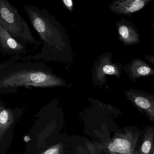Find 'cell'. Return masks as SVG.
Instances as JSON below:
<instances>
[{
  "label": "cell",
  "instance_id": "6da1fadb",
  "mask_svg": "<svg viewBox=\"0 0 154 154\" xmlns=\"http://www.w3.org/2000/svg\"><path fill=\"white\" fill-rule=\"evenodd\" d=\"M24 8L43 44L39 53L26 57L31 60L60 63L69 70L74 63V54L64 28L45 9L31 5H24Z\"/></svg>",
  "mask_w": 154,
  "mask_h": 154
},
{
  "label": "cell",
  "instance_id": "7a4b0ae2",
  "mask_svg": "<svg viewBox=\"0 0 154 154\" xmlns=\"http://www.w3.org/2000/svg\"><path fill=\"white\" fill-rule=\"evenodd\" d=\"M67 85L65 79L42 60H31L25 56L0 63L1 92H14L21 87L52 88Z\"/></svg>",
  "mask_w": 154,
  "mask_h": 154
},
{
  "label": "cell",
  "instance_id": "3957f363",
  "mask_svg": "<svg viewBox=\"0 0 154 154\" xmlns=\"http://www.w3.org/2000/svg\"><path fill=\"white\" fill-rule=\"evenodd\" d=\"M0 25L20 44L33 45L36 49L42 44L35 38L26 21L8 0H0Z\"/></svg>",
  "mask_w": 154,
  "mask_h": 154
},
{
  "label": "cell",
  "instance_id": "277c9868",
  "mask_svg": "<svg viewBox=\"0 0 154 154\" xmlns=\"http://www.w3.org/2000/svg\"><path fill=\"white\" fill-rule=\"evenodd\" d=\"M113 54L109 52L103 53L95 61L91 73L93 85L102 88L107 84L106 76H114L119 79L123 72L124 65L121 63H112Z\"/></svg>",
  "mask_w": 154,
  "mask_h": 154
},
{
  "label": "cell",
  "instance_id": "5b68a950",
  "mask_svg": "<svg viewBox=\"0 0 154 154\" xmlns=\"http://www.w3.org/2000/svg\"><path fill=\"white\" fill-rule=\"evenodd\" d=\"M29 50L26 45L20 44L0 25V52L11 58H19L35 51Z\"/></svg>",
  "mask_w": 154,
  "mask_h": 154
},
{
  "label": "cell",
  "instance_id": "8992f818",
  "mask_svg": "<svg viewBox=\"0 0 154 154\" xmlns=\"http://www.w3.org/2000/svg\"><path fill=\"white\" fill-rule=\"evenodd\" d=\"M127 100L147 114L154 122V95L143 91L130 89L124 91Z\"/></svg>",
  "mask_w": 154,
  "mask_h": 154
},
{
  "label": "cell",
  "instance_id": "52a82bcc",
  "mask_svg": "<svg viewBox=\"0 0 154 154\" xmlns=\"http://www.w3.org/2000/svg\"><path fill=\"white\" fill-rule=\"evenodd\" d=\"M153 0H114L109 6L111 12L117 16L131 17L145 8Z\"/></svg>",
  "mask_w": 154,
  "mask_h": 154
},
{
  "label": "cell",
  "instance_id": "ba28073f",
  "mask_svg": "<svg viewBox=\"0 0 154 154\" xmlns=\"http://www.w3.org/2000/svg\"><path fill=\"white\" fill-rule=\"evenodd\" d=\"M118 39L125 46L138 45L140 43V35L131 20L122 18L116 21Z\"/></svg>",
  "mask_w": 154,
  "mask_h": 154
},
{
  "label": "cell",
  "instance_id": "9c48e42d",
  "mask_svg": "<svg viewBox=\"0 0 154 154\" xmlns=\"http://www.w3.org/2000/svg\"><path fill=\"white\" fill-rule=\"evenodd\" d=\"M123 72L126 73L131 81L136 83L139 78L154 75V69L143 59L136 58L123 66Z\"/></svg>",
  "mask_w": 154,
  "mask_h": 154
},
{
  "label": "cell",
  "instance_id": "30bf717a",
  "mask_svg": "<svg viewBox=\"0 0 154 154\" xmlns=\"http://www.w3.org/2000/svg\"><path fill=\"white\" fill-rule=\"evenodd\" d=\"M154 149V128H150L144 134L140 147L133 154H153Z\"/></svg>",
  "mask_w": 154,
  "mask_h": 154
},
{
  "label": "cell",
  "instance_id": "8fae6325",
  "mask_svg": "<svg viewBox=\"0 0 154 154\" xmlns=\"http://www.w3.org/2000/svg\"><path fill=\"white\" fill-rule=\"evenodd\" d=\"M110 151L121 154H127L129 153L132 148L131 143L129 140L125 138L114 139L108 146Z\"/></svg>",
  "mask_w": 154,
  "mask_h": 154
},
{
  "label": "cell",
  "instance_id": "7c38bea8",
  "mask_svg": "<svg viewBox=\"0 0 154 154\" xmlns=\"http://www.w3.org/2000/svg\"><path fill=\"white\" fill-rule=\"evenodd\" d=\"M10 119L9 112L5 109L1 110L0 114V122L1 130L5 128L8 126V124Z\"/></svg>",
  "mask_w": 154,
  "mask_h": 154
},
{
  "label": "cell",
  "instance_id": "4fadbf2b",
  "mask_svg": "<svg viewBox=\"0 0 154 154\" xmlns=\"http://www.w3.org/2000/svg\"><path fill=\"white\" fill-rule=\"evenodd\" d=\"M62 3L63 5L69 11L72 12L73 11L74 3L72 0H63Z\"/></svg>",
  "mask_w": 154,
  "mask_h": 154
},
{
  "label": "cell",
  "instance_id": "5bb4252c",
  "mask_svg": "<svg viewBox=\"0 0 154 154\" xmlns=\"http://www.w3.org/2000/svg\"><path fill=\"white\" fill-rule=\"evenodd\" d=\"M59 149L58 146H54L46 150L43 154H59Z\"/></svg>",
  "mask_w": 154,
  "mask_h": 154
},
{
  "label": "cell",
  "instance_id": "9a60e30c",
  "mask_svg": "<svg viewBox=\"0 0 154 154\" xmlns=\"http://www.w3.org/2000/svg\"><path fill=\"white\" fill-rule=\"evenodd\" d=\"M144 57L146 61L154 66V55L145 54Z\"/></svg>",
  "mask_w": 154,
  "mask_h": 154
},
{
  "label": "cell",
  "instance_id": "2e32d148",
  "mask_svg": "<svg viewBox=\"0 0 154 154\" xmlns=\"http://www.w3.org/2000/svg\"><path fill=\"white\" fill-rule=\"evenodd\" d=\"M134 148H133V149H132V150L129 152V153H128V154H133V153H134Z\"/></svg>",
  "mask_w": 154,
  "mask_h": 154
},
{
  "label": "cell",
  "instance_id": "e0dca14e",
  "mask_svg": "<svg viewBox=\"0 0 154 154\" xmlns=\"http://www.w3.org/2000/svg\"><path fill=\"white\" fill-rule=\"evenodd\" d=\"M151 26H152V27H153V29H154V20L153 21V22H152V25H151Z\"/></svg>",
  "mask_w": 154,
  "mask_h": 154
},
{
  "label": "cell",
  "instance_id": "ac0fdd59",
  "mask_svg": "<svg viewBox=\"0 0 154 154\" xmlns=\"http://www.w3.org/2000/svg\"><path fill=\"white\" fill-rule=\"evenodd\" d=\"M153 154H154V151H153Z\"/></svg>",
  "mask_w": 154,
  "mask_h": 154
}]
</instances>
